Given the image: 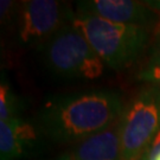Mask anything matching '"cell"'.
Instances as JSON below:
<instances>
[{
	"mask_svg": "<svg viewBox=\"0 0 160 160\" xmlns=\"http://www.w3.org/2000/svg\"><path fill=\"white\" fill-rule=\"evenodd\" d=\"M18 6H19V2L12 1V0H6V1L2 0L1 1V5H0L1 23L8 24L14 20L18 11Z\"/></svg>",
	"mask_w": 160,
	"mask_h": 160,
	"instance_id": "obj_11",
	"label": "cell"
},
{
	"mask_svg": "<svg viewBox=\"0 0 160 160\" xmlns=\"http://www.w3.org/2000/svg\"><path fill=\"white\" fill-rule=\"evenodd\" d=\"M140 78L154 88L160 98V68L152 64H146L140 72Z\"/></svg>",
	"mask_w": 160,
	"mask_h": 160,
	"instance_id": "obj_10",
	"label": "cell"
},
{
	"mask_svg": "<svg viewBox=\"0 0 160 160\" xmlns=\"http://www.w3.org/2000/svg\"><path fill=\"white\" fill-rule=\"evenodd\" d=\"M76 12L65 1L29 0L19 2L13 20L14 40L23 48L38 49L64 25L74 22Z\"/></svg>",
	"mask_w": 160,
	"mask_h": 160,
	"instance_id": "obj_5",
	"label": "cell"
},
{
	"mask_svg": "<svg viewBox=\"0 0 160 160\" xmlns=\"http://www.w3.org/2000/svg\"><path fill=\"white\" fill-rule=\"evenodd\" d=\"M159 152H160V128L158 129L157 134L154 135L153 140H152V142H151L149 147L147 148L146 153H145V155H143V158L141 160L152 159V158H153L157 153H159Z\"/></svg>",
	"mask_w": 160,
	"mask_h": 160,
	"instance_id": "obj_13",
	"label": "cell"
},
{
	"mask_svg": "<svg viewBox=\"0 0 160 160\" xmlns=\"http://www.w3.org/2000/svg\"><path fill=\"white\" fill-rule=\"evenodd\" d=\"M75 25L83 32L94 51L112 70L131 67L146 50L152 40L149 30L109 22L88 14H77Z\"/></svg>",
	"mask_w": 160,
	"mask_h": 160,
	"instance_id": "obj_2",
	"label": "cell"
},
{
	"mask_svg": "<svg viewBox=\"0 0 160 160\" xmlns=\"http://www.w3.org/2000/svg\"><path fill=\"white\" fill-rule=\"evenodd\" d=\"M77 14H88L109 22L132 25L154 32L160 22V12L152 2L134 0H82L75 5Z\"/></svg>",
	"mask_w": 160,
	"mask_h": 160,
	"instance_id": "obj_6",
	"label": "cell"
},
{
	"mask_svg": "<svg viewBox=\"0 0 160 160\" xmlns=\"http://www.w3.org/2000/svg\"><path fill=\"white\" fill-rule=\"evenodd\" d=\"M55 160H67V159H64L63 157H61V155H59V157H58L57 159H55Z\"/></svg>",
	"mask_w": 160,
	"mask_h": 160,
	"instance_id": "obj_15",
	"label": "cell"
},
{
	"mask_svg": "<svg viewBox=\"0 0 160 160\" xmlns=\"http://www.w3.org/2000/svg\"><path fill=\"white\" fill-rule=\"evenodd\" d=\"M160 128V98L152 86L142 87L121 116V160H141Z\"/></svg>",
	"mask_w": 160,
	"mask_h": 160,
	"instance_id": "obj_4",
	"label": "cell"
},
{
	"mask_svg": "<svg viewBox=\"0 0 160 160\" xmlns=\"http://www.w3.org/2000/svg\"><path fill=\"white\" fill-rule=\"evenodd\" d=\"M125 104L119 92L90 89L50 97L37 116L40 134L58 143H77L119 120Z\"/></svg>",
	"mask_w": 160,
	"mask_h": 160,
	"instance_id": "obj_1",
	"label": "cell"
},
{
	"mask_svg": "<svg viewBox=\"0 0 160 160\" xmlns=\"http://www.w3.org/2000/svg\"><path fill=\"white\" fill-rule=\"evenodd\" d=\"M149 160H160V152H159V153H157V154H155L152 159H149Z\"/></svg>",
	"mask_w": 160,
	"mask_h": 160,
	"instance_id": "obj_14",
	"label": "cell"
},
{
	"mask_svg": "<svg viewBox=\"0 0 160 160\" xmlns=\"http://www.w3.org/2000/svg\"><path fill=\"white\" fill-rule=\"evenodd\" d=\"M23 113V101L14 92L10 83L1 77L0 86V121L20 119Z\"/></svg>",
	"mask_w": 160,
	"mask_h": 160,
	"instance_id": "obj_9",
	"label": "cell"
},
{
	"mask_svg": "<svg viewBox=\"0 0 160 160\" xmlns=\"http://www.w3.org/2000/svg\"><path fill=\"white\" fill-rule=\"evenodd\" d=\"M45 70L63 80H95L106 65L74 22L64 25L37 49Z\"/></svg>",
	"mask_w": 160,
	"mask_h": 160,
	"instance_id": "obj_3",
	"label": "cell"
},
{
	"mask_svg": "<svg viewBox=\"0 0 160 160\" xmlns=\"http://www.w3.org/2000/svg\"><path fill=\"white\" fill-rule=\"evenodd\" d=\"M61 157L67 160H121V118L106 129L75 143Z\"/></svg>",
	"mask_w": 160,
	"mask_h": 160,
	"instance_id": "obj_8",
	"label": "cell"
},
{
	"mask_svg": "<svg viewBox=\"0 0 160 160\" xmlns=\"http://www.w3.org/2000/svg\"><path fill=\"white\" fill-rule=\"evenodd\" d=\"M40 132L29 121H0V160H23L38 147Z\"/></svg>",
	"mask_w": 160,
	"mask_h": 160,
	"instance_id": "obj_7",
	"label": "cell"
},
{
	"mask_svg": "<svg viewBox=\"0 0 160 160\" xmlns=\"http://www.w3.org/2000/svg\"><path fill=\"white\" fill-rule=\"evenodd\" d=\"M152 49H151V56L147 63L159 67L160 68V22L158 26L155 28L154 32H153V37H152Z\"/></svg>",
	"mask_w": 160,
	"mask_h": 160,
	"instance_id": "obj_12",
	"label": "cell"
}]
</instances>
